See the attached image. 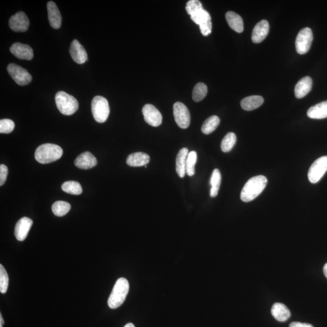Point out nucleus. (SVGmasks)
Masks as SVG:
<instances>
[{
  "mask_svg": "<svg viewBox=\"0 0 327 327\" xmlns=\"http://www.w3.org/2000/svg\"><path fill=\"white\" fill-rule=\"evenodd\" d=\"M69 52L75 63L81 64L85 63L87 60V54L85 49L77 40L73 41Z\"/></svg>",
  "mask_w": 327,
  "mask_h": 327,
  "instance_id": "2eb2a0df",
  "label": "nucleus"
},
{
  "mask_svg": "<svg viewBox=\"0 0 327 327\" xmlns=\"http://www.w3.org/2000/svg\"><path fill=\"white\" fill-rule=\"evenodd\" d=\"M7 69L12 78L20 86L28 85L32 81V75L27 70L17 64H9Z\"/></svg>",
  "mask_w": 327,
  "mask_h": 327,
  "instance_id": "6e6552de",
  "label": "nucleus"
},
{
  "mask_svg": "<svg viewBox=\"0 0 327 327\" xmlns=\"http://www.w3.org/2000/svg\"><path fill=\"white\" fill-rule=\"evenodd\" d=\"M8 174V169L7 166L4 165L0 166V186L4 185L7 181Z\"/></svg>",
  "mask_w": 327,
  "mask_h": 327,
  "instance_id": "e433bc0d",
  "label": "nucleus"
},
{
  "mask_svg": "<svg viewBox=\"0 0 327 327\" xmlns=\"http://www.w3.org/2000/svg\"><path fill=\"white\" fill-rule=\"evenodd\" d=\"M124 327H135L132 323H128L126 324Z\"/></svg>",
  "mask_w": 327,
  "mask_h": 327,
  "instance_id": "a19ab883",
  "label": "nucleus"
},
{
  "mask_svg": "<svg viewBox=\"0 0 327 327\" xmlns=\"http://www.w3.org/2000/svg\"><path fill=\"white\" fill-rule=\"evenodd\" d=\"M191 17L192 21L199 26L204 22L212 20L210 14L204 9L192 15Z\"/></svg>",
  "mask_w": 327,
  "mask_h": 327,
  "instance_id": "2f4dec72",
  "label": "nucleus"
},
{
  "mask_svg": "<svg viewBox=\"0 0 327 327\" xmlns=\"http://www.w3.org/2000/svg\"><path fill=\"white\" fill-rule=\"evenodd\" d=\"M63 153L62 148L54 144H44L37 148L35 157L41 164H49L61 158Z\"/></svg>",
  "mask_w": 327,
  "mask_h": 327,
  "instance_id": "f03ea898",
  "label": "nucleus"
},
{
  "mask_svg": "<svg viewBox=\"0 0 327 327\" xmlns=\"http://www.w3.org/2000/svg\"><path fill=\"white\" fill-rule=\"evenodd\" d=\"M55 103L58 109L64 115H72L78 109L77 99L63 91L58 92L55 95Z\"/></svg>",
  "mask_w": 327,
  "mask_h": 327,
  "instance_id": "20e7f679",
  "label": "nucleus"
},
{
  "mask_svg": "<svg viewBox=\"0 0 327 327\" xmlns=\"http://www.w3.org/2000/svg\"><path fill=\"white\" fill-rule=\"evenodd\" d=\"M97 163L96 157L89 151L81 153L75 160V165L78 168L84 170L95 167Z\"/></svg>",
  "mask_w": 327,
  "mask_h": 327,
  "instance_id": "dca6fc26",
  "label": "nucleus"
},
{
  "mask_svg": "<svg viewBox=\"0 0 327 327\" xmlns=\"http://www.w3.org/2000/svg\"><path fill=\"white\" fill-rule=\"evenodd\" d=\"M197 160V153L195 151L189 153L187 159L186 174L189 177L194 176L195 173V165Z\"/></svg>",
  "mask_w": 327,
  "mask_h": 327,
  "instance_id": "7c9ffc66",
  "label": "nucleus"
},
{
  "mask_svg": "<svg viewBox=\"0 0 327 327\" xmlns=\"http://www.w3.org/2000/svg\"><path fill=\"white\" fill-rule=\"evenodd\" d=\"M289 327H313V326L309 323L293 322L290 324Z\"/></svg>",
  "mask_w": 327,
  "mask_h": 327,
  "instance_id": "4c0bfd02",
  "label": "nucleus"
},
{
  "mask_svg": "<svg viewBox=\"0 0 327 327\" xmlns=\"http://www.w3.org/2000/svg\"><path fill=\"white\" fill-rule=\"evenodd\" d=\"M61 189L64 192L71 195H79L83 192L80 184L74 181H69L64 183L61 186Z\"/></svg>",
  "mask_w": 327,
  "mask_h": 327,
  "instance_id": "cd10ccee",
  "label": "nucleus"
},
{
  "mask_svg": "<svg viewBox=\"0 0 327 327\" xmlns=\"http://www.w3.org/2000/svg\"><path fill=\"white\" fill-rule=\"evenodd\" d=\"M309 118L322 119L327 118V101L321 102L312 106L307 111Z\"/></svg>",
  "mask_w": 327,
  "mask_h": 327,
  "instance_id": "4be33fe9",
  "label": "nucleus"
},
{
  "mask_svg": "<svg viewBox=\"0 0 327 327\" xmlns=\"http://www.w3.org/2000/svg\"><path fill=\"white\" fill-rule=\"evenodd\" d=\"M270 26L267 20H262L254 28L252 40L254 43H260L265 39L269 32Z\"/></svg>",
  "mask_w": 327,
  "mask_h": 327,
  "instance_id": "4468645a",
  "label": "nucleus"
},
{
  "mask_svg": "<svg viewBox=\"0 0 327 327\" xmlns=\"http://www.w3.org/2000/svg\"><path fill=\"white\" fill-rule=\"evenodd\" d=\"M267 184L266 177L259 175L254 177L245 183L241 193V200L249 203L255 199L263 192Z\"/></svg>",
  "mask_w": 327,
  "mask_h": 327,
  "instance_id": "f257e3e1",
  "label": "nucleus"
},
{
  "mask_svg": "<svg viewBox=\"0 0 327 327\" xmlns=\"http://www.w3.org/2000/svg\"><path fill=\"white\" fill-rule=\"evenodd\" d=\"M15 123L10 119H4L0 120V133H10L14 129Z\"/></svg>",
  "mask_w": 327,
  "mask_h": 327,
  "instance_id": "f704fd0d",
  "label": "nucleus"
},
{
  "mask_svg": "<svg viewBox=\"0 0 327 327\" xmlns=\"http://www.w3.org/2000/svg\"><path fill=\"white\" fill-rule=\"evenodd\" d=\"M47 7H48L49 21L51 27L55 29L60 28L62 18L57 5L54 2H49Z\"/></svg>",
  "mask_w": 327,
  "mask_h": 327,
  "instance_id": "f3484780",
  "label": "nucleus"
},
{
  "mask_svg": "<svg viewBox=\"0 0 327 327\" xmlns=\"http://www.w3.org/2000/svg\"><path fill=\"white\" fill-rule=\"evenodd\" d=\"M174 115L175 120L180 128L185 129L189 126L191 123V114L185 104L180 102L175 103Z\"/></svg>",
  "mask_w": 327,
  "mask_h": 327,
  "instance_id": "1a4fd4ad",
  "label": "nucleus"
},
{
  "mask_svg": "<svg viewBox=\"0 0 327 327\" xmlns=\"http://www.w3.org/2000/svg\"><path fill=\"white\" fill-rule=\"evenodd\" d=\"M236 142V136L234 133H228L221 142V150L224 153L229 152L232 150Z\"/></svg>",
  "mask_w": 327,
  "mask_h": 327,
  "instance_id": "c85d7f7f",
  "label": "nucleus"
},
{
  "mask_svg": "<svg viewBox=\"0 0 327 327\" xmlns=\"http://www.w3.org/2000/svg\"><path fill=\"white\" fill-rule=\"evenodd\" d=\"M10 51L15 57L21 60H31L34 58V52L31 46L25 44L14 43Z\"/></svg>",
  "mask_w": 327,
  "mask_h": 327,
  "instance_id": "ddd939ff",
  "label": "nucleus"
},
{
  "mask_svg": "<svg viewBox=\"0 0 327 327\" xmlns=\"http://www.w3.org/2000/svg\"><path fill=\"white\" fill-rule=\"evenodd\" d=\"M189 150L187 148H183L178 152L176 159V171L178 176L184 178L186 174L187 159Z\"/></svg>",
  "mask_w": 327,
  "mask_h": 327,
  "instance_id": "412c9836",
  "label": "nucleus"
},
{
  "mask_svg": "<svg viewBox=\"0 0 327 327\" xmlns=\"http://www.w3.org/2000/svg\"><path fill=\"white\" fill-rule=\"evenodd\" d=\"M129 291V283L124 277H121L116 281L112 293L108 299V305L112 309L120 306L125 301Z\"/></svg>",
  "mask_w": 327,
  "mask_h": 327,
  "instance_id": "7ed1b4c3",
  "label": "nucleus"
},
{
  "mask_svg": "<svg viewBox=\"0 0 327 327\" xmlns=\"http://www.w3.org/2000/svg\"><path fill=\"white\" fill-rule=\"evenodd\" d=\"M92 112L96 121L103 123L106 122L110 113L109 102L101 96L93 98L91 104Z\"/></svg>",
  "mask_w": 327,
  "mask_h": 327,
  "instance_id": "39448f33",
  "label": "nucleus"
},
{
  "mask_svg": "<svg viewBox=\"0 0 327 327\" xmlns=\"http://www.w3.org/2000/svg\"><path fill=\"white\" fill-rule=\"evenodd\" d=\"M226 19L230 28L238 33H242L244 31V23L242 17L234 12H227Z\"/></svg>",
  "mask_w": 327,
  "mask_h": 327,
  "instance_id": "aec40b11",
  "label": "nucleus"
},
{
  "mask_svg": "<svg viewBox=\"0 0 327 327\" xmlns=\"http://www.w3.org/2000/svg\"><path fill=\"white\" fill-rule=\"evenodd\" d=\"M4 324V320L3 319L2 314H0V327H3V325Z\"/></svg>",
  "mask_w": 327,
  "mask_h": 327,
  "instance_id": "ea45409f",
  "label": "nucleus"
},
{
  "mask_svg": "<svg viewBox=\"0 0 327 327\" xmlns=\"http://www.w3.org/2000/svg\"><path fill=\"white\" fill-rule=\"evenodd\" d=\"M220 123V119L218 116H210L204 121L202 127H201V131L206 135H209V134L214 132L217 129Z\"/></svg>",
  "mask_w": 327,
  "mask_h": 327,
  "instance_id": "393cba45",
  "label": "nucleus"
},
{
  "mask_svg": "<svg viewBox=\"0 0 327 327\" xmlns=\"http://www.w3.org/2000/svg\"><path fill=\"white\" fill-rule=\"evenodd\" d=\"M327 171V156L317 159L312 164L308 173L309 182L316 184L319 182Z\"/></svg>",
  "mask_w": 327,
  "mask_h": 327,
  "instance_id": "423d86ee",
  "label": "nucleus"
},
{
  "mask_svg": "<svg viewBox=\"0 0 327 327\" xmlns=\"http://www.w3.org/2000/svg\"><path fill=\"white\" fill-rule=\"evenodd\" d=\"M9 25L14 32H24L28 30L29 20L25 13L19 12L11 17Z\"/></svg>",
  "mask_w": 327,
  "mask_h": 327,
  "instance_id": "9b49d317",
  "label": "nucleus"
},
{
  "mask_svg": "<svg viewBox=\"0 0 327 327\" xmlns=\"http://www.w3.org/2000/svg\"><path fill=\"white\" fill-rule=\"evenodd\" d=\"M271 314L277 320L285 322L291 316L290 310L281 303H275L271 308Z\"/></svg>",
  "mask_w": 327,
  "mask_h": 327,
  "instance_id": "5701e85b",
  "label": "nucleus"
},
{
  "mask_svg": "<svg viewBox=\"0 0 327 327\" xmlns=\"http://www.w3.org/2000/svg\"><path fill=\"white\" fill-rule=\"evenodd\" d=\"M142 114L146 122L153 127L159 126L162 123V116L159 111L152 104H145L142 108Z\"/></svg>",
  "mask_w": 327,
  "mask_h": 327,
  "instance_id": "9d476101",
  "label": "nucleus"
},
{
  "mask_svg": "<svg viewBox=\"0 0 327 327\" xmlns=\"http://www.w3.org/2000/svg\"><path fill=\"white\" fill-rule=\"evenodd\" d=\"M313 33L310 28H305L300 30L296 39V49L297 53L305 54L309 51L313 42Z\"/></svg>",
  "mask_w": 327,
  "mask_h": 327,
  "instance_id": "0eeeda50",
  "label": "nucleus"
},
{
  "mask_svg": "<svg viewBox=\"0 0 327 327\" xmlns=\"http://www.w3.org/2000/svg\"><path fill=\"white\" fill-rule=\"evenodd\" d=\"M221 183V175L220 171L216 169L214 171L210 179V185H211V189H210V197L215 198L217 197L218 194L219 189H220Z\"/></svg>",
  "mask_w": 327,
  "mask_h": 327,
  "instance_id": "a878e982",
  "label": "nucleus"
},
{
  "mask_svg": "<svg viewBox=\"0 0 327 327\" xmlns=\"http://www.w3.org/2000/svg\"><path fill=\"white\" fill-rule=\"evenodd\" d=\"M323 270V273L324 274H325V276L327 278V263L325 264V265H324Z\"/></svg>",
  "mask_w": 327,
  "mask_h": 327,
  "instance_id": "58836bf2",
  "label": "nucleus"
},
{
  "mask_svg": "<svg viewBox=\"0 0 327 327\" xmlns=\"http://www.w3.org/2000/svg\"><path fill=\"white\" fill-rule=\"evenodd\" d=\"M33 224V221L27 217H23L17 222L15 228V236L19 241L25 240Z\"/></svg>",
  "mask_w": 327,
  "mask_h": 327,
  "instance_id": "f8f14e48",
  "label": "nucleus"
},
{
  "mask_svg": "<svg viewBox=\"0 0 327 327\" xmlns=\"http://www.w3.org/2000/svg\"><path fill=\"white\" fill-rule=\"evenodd\" d=\"M187 13L192 16L198 11L203 10L202 4L198 0H190L186 5Z\"/></svg>",
  "mask_w": 327,
  "mask_h": 327,
  "instance_id": "72a5a7b5",
  "label": "nucleus"
},
{
  "mask_svg": "<svg viewBox=\"0 0 327 327\" xmlns=\"http://www.w3.org/2000/svg\"><path fill=\"white\" fill-rule=\"evenodd\" d=\"M9 285L8 274L3 265H0V292L7 293Z\"/></svg>",
  "mask_w": 327,
  "mask_h": 327,
  "instance_id": "473e14b6",
  "label": "nucleus"
},
{
  "mask_svg": "<svg viewBox=\"0 0 327 327\" xmlns=\"http://www.w3.org/2000/svg\"><path fill=\"white\" fill-rule=\"evenodd\" d=\"M126 162L130 167L146 166L150 162V156L145 153H133L127 157Z\"/></svg>",
  "mask_w": 327,
  "mask_h": 327,
  "instance_id": "6ab92c4d",
  "label": "nucleus"
},
{
  "mask_svg": "<svg viewBox=\"0 0 327 327\" xmlns=\"http://www.w3.org/2000/svg\"><path fill=\"white\" fill-rule=\"evenodd\" d=\"M71 209V204L65 201H58L53 204L52 207V212L57 217H61L66 215Z\"/></svg>",
  "mask_w": 327,
  "mask_h": 327,
  "instance_id": "bb28decb",
  "label": "nucleus"
},
{
  "mask_svg": "<svg viewBox=\"0 0 327 327\" xmlns=\"http://www.w3.org/2000/svg\"><path fill=\"white\" fill-rule=\"evenodd\" d=\"M263 103V97L259 95H253L244 98L241 102V106L244 110L251 111L256 109Z\"/></svg>",
  "mask_w": 327,
  "mask_h": 327,
  "instance_id": "b1692460",
  "label": "nucleus"
},
{
  "mask_svg": "<svg viewBox=\"0 0 327 327\" xmlns=\"http://www.w3.org/2000/svg\"><path fill=\"white\" fill-rule=\"evenodd\" d=\"M200 31L201 34L204 36L207 37L212 33V20H209L202 23L200 25Z\"/></svg>",
  "mask_w": 327,
  "mask_h": 327,
  "instance_id": "c9c22d12",
  "label": "nucleus"
},
{
  "mask_svg": "<svg viewBox=\"0 0 327 327\" xmlns=\"http://www.w3.org/2000/svg\"><path fill=\"white\" fill-rule=\"evenodd\" d=\"M313 81L309 77H305L300 80L294 88V93L297 98L304 97L311 91Z\"/></svg>",
  "mask_w": 327,
  "mask_h": 327,
  "instance_id": "a211bd4d",
  "label": "nucleus"
},
{
  "mask_svg": "<svg viewBox=\"0 0 327 327\" xmlns=\"http://www.w3.org/2000/svg\"><path fill=\"white\" fill-rule=\"evenodd\" d=\"M208 89L205 84L199 83L197 84L193 90V100L195 102L202 101L206 97Z\"/></svg>",
  "mask_w": 327,
  "mask_h": 327,
  "instance_id": "c756f323",
  "label": "nucleus"
}]
</instances>
